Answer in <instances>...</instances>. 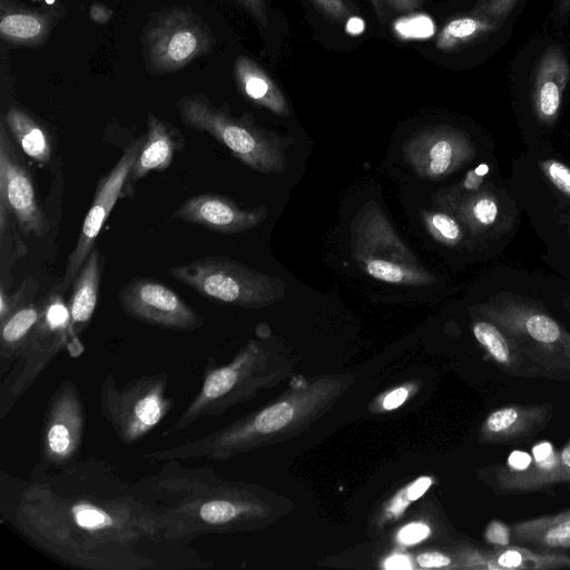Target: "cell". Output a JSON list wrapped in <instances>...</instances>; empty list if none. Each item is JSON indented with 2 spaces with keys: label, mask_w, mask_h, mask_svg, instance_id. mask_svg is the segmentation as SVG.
<instances>
[{
  "label": "cell",
  "mask_w": 570,
  "mask_h": 570,
  "mask_svg": "<svg viewBox=\"0 0 570 570\" xmlns=\"http://www.w3.org/2000/svg\"><path fill=\"white\" fill-rule=\"evenodd\" d=\"M566 553L549 552L510 544L481 554V569H554L569 568Z\"/></svg>",
  "instance_id": "cell-28"
},
{
  "label": "cell",
  "mask_w": 570,
  "mask_h": 570,
  "mask_svg": "<svg viewBox=\"0 0 570 570\" xmlns=\"http://www.w3.org/2000/svg\"><path fill=\"white\" fill-rule=\"evenodd\" d=\"M510 530L511 544L549 552L570 551V510L528 519Z\"/></svg>",
  "instance_id": "cell-24"
},
{
  "label": "cell",
  "mask_w": 570,
  "mask_h": 570,
  "mask_svg": "<svg viewBox=\"0 0 570 570\" xmlns=\"http://www.w3.org/2000/svg\"><path fill=\"white\" fill-rule=\"evenodd\" d=\"M4 122L10 134L22 151L40 164L49 163L52 155V146L47 130L28 112L18 107H11Z\"/></svg>",
  "instance_id": "cell-29"
},
{
  "label": "cell",
  "mask_w": 570,
  "mask_h": 570,
  "mask_svg": "<svg viewBox=\"0 0 570 570\" xmlns=\"http://www.w3.org/2000/svg\"><path fill=\"white\" fill-rule=\"evenodd\" d=\"M386 569H410L411 564L406 557L404 556H393L389 558L385 562Z\"/></svg>",
  "instance_id": "cell-42"
},
{
  "label": "cell",
  "mask_w": 570,
  "mask_h": 570,
  "mask_svg": "<svg viewBox=\"0 0 570 570\" xmlns=\"http://www.w3.org/2000/svg\"><path fill=\"white\" fill-rule=\"evenodd\" d=\"M531 462L521 470L494 466V490L498 492L539 491L557 483H570V469L562 464L549 442L532 449Z\"/></svg>",
  "instance_id": "cell-18"
},
{
  "label": "cell",
  "mask_w": 570,
  "mask_h": 570,
  "mask_svg": "<svg viewBox=\"0 0 570 570\" xmlns=\"http://www.w3.org/2000/svg\"><path fill=\"white\" fill-rule=\"evenodd\" d=\"M421 215L426 230L440 244L454 247L463 240L465 228L449 212L428 209L422 210Z\"/></svg>",
  "instance_id": "cell-30"
},
{
  "label": "cell",
  "mask_w": 570,
  "mask_h": 570,
  "mask_svg": "<svg viewBox=\"0 0 570 570\" xmlns=\"http://www.w3.org/2000/svg\"><path fill=\"white\" fill-rule=\"evenodd\" d=\"M558 9H559L560 14L569 13L570 12V0H560Z\"/></svg>",
  "instance_id": "cell-45"
},
{
  "label": "cell",
  "mask_w": 570,
  "mask_h": 570,
  "mask_svg": "<svg viewBox=\"0 0 570 570\" xmlns=\"http://www.w3.org/2000/svg\"><path fill=\"white\" fill-rule=\"evenodd\" d=\"M246 9L262 27L268 26V13L265 0H235Z\"/></svg>",
  "instance_id": "cell-37"
},
{
  "label": "cell",
  "mask_w": 570,
  "mask_h": 570,
  "mask_svg": "<svg viewBox=\"0 0 570 570\" xmlns=\"http://www.w3.org/2000/svg\"><path fill=\"white\" fill-rule=\"evenodd\" d=\"M169 375L161 371L119 386L108 374L99 389V407L119 442L130 445L156 429L171 412L175 400L166 394Z\"/></svg>",
  "instance_id": "cell-7"
},
{
  "label": "cell",
  "mask_w": 570,
  "mask_h": 570,
  "mask_svg": "<svg viewBox=\"0 0 570 570\" xmlns=\"http://www.w3.org/2000/svg\"><path fill=\"white\" fill-rule=\"evenodd\" d=\"M568 234H569V239H570V229L568 230Z\"/></svg>",
  "instance_id": "cell-47"
},
{
  "label": "cell",
  "mask_w": 570,
  "mask_h": 570,
  "mask_svg": "<svg viewBox=\"0 0 570 570\" xmlns=\"http://www.w3.org/2000/svg\"><path fill=\"white\" fill-rule=\"evenodd\" d=\"M70 342V315L61 291L41 299L40 318L23 353L11 365L0 384V419L4 420L52 360Z\"/></svg>",
  "instance_id": "cell-8"
},
{
  "label": "cell",
  "mask_w": 570,
  "mask_h": 570,
  "mask_svg": "<svg viewBox=\"0 0 570 570\" xmlns=\"http://www.w3.org/2000/svg\"><path fill=\"white\" fill-rule=\"evenodd\" d=\"M472 332L488 355L508 374L521 377L546 376L543 370L497 324L479 316Z\"/></svg>",
  "instance_id": "cell-23"
},
{
  "label": "cell",
  "mask_w": 570,
  "mask_h": 570,
  "mask_svg": "<svg viewBox=\"0 0 570 570\" xmlns=\"http://www.w3.org/2000/svg\"><path fill=\"white\" fill-rule=\"evenodd\" d=\"M430 534V528L423 523H411L402 528L399 532L397 539L403 544H414Z\"/></svg>",
  "instance_id": "cell-36"
},
{
  "label": "cell",
  "mask_w": 570,
  "mask_h": 570,
  "mask_svg": "<svg viewBox=\"0 0 570 570\" xmlns=\"http://www.w3.org/2000/svg\"><path fill=\"white\" fill-rule=\"evenodd\" d=\"M235 82L244 97L271 112L286 117L288 104L279 87L254 60L238 56L234 62Z\"/></svg>",
  "instance_id": "cell-25"
},
{
  "label": "cell",
  "mask_w": 570,
  "mask_h": 570,
  "mask_svg": "<svg viewBox=\"0 0 570 570\" xmlns=\"http://www.w3.org/2000/svg\"><path fill=\"white\" fill-rule=\"evenodd\" d=\"M33 1H43L47 4H53L56 2V0H33Z\"/></svg>",
  "instance_id": "cell-46"
},
{
  "label": "cell",
  "mask_w": 570,
  "mask_h": 570,
  "mask_svg": "<svg viewBox=\"0 0 570 570\" xmlns=\"http://www.w3.org/2000/svg\"><path fill=\"white\" fill-rule=\"evenodd\" d=\"M560 460L563 465L570 469V441L561 450Z\"/></svg>",
  "instance_id": "cell-44"
},
{
  "label": "cell",
  "mask_w": 570,
  "mask_h": 570,
  "mask_svg": "<svg viewBox=\"0 0 570 570\" xmlns=\"http://www.w3.org/2000/svg\"><path fill=\"white\" fill-rule=\"evenodd\" d=\"M485 539L489 543L507 547L511 544V530L500 521L491 522L485 530Z\"/></svg>",
  "instance_id": "cell-35"
},
{
  "label": "cell",
  "mask_w": 570,
  "mask_h": 570,
  "mask_svg": "<svg viewBox=\"0 0 570 570\" xmlns=\"http://www.w3.org/2000/svg\"><path fill=\"white\" fill-rule=\"evenodd\" d=\"M185 146V139L175 126L149 114L144 144L125 180L120 198H131L137 183L150 171L166 170L175 153Z\"/></svg>",
  "instance_id": "cell-17"
},
{
  "label": "cell",
  "mask_w": 570,
  "mask_h": 570,
  "mask_svg": "<svg viewBox=\"0 0 570 570\" xmlns=\"http://www.w3.org/2000/svg\"><path fill=\"white\" fill-rule=\"evenodd\" d=\"M122 312L139 322L181 332L204 325V318L170 287L148 277L135 276L118 292Z\"/></svg>",
  "instance_id": "cell-12"
},
{
  "label": "cell",
  "mask_w": 570,
  "mask_h": 570,
  "mask_svg": "<svg viewBox=\"0 0 570 570\" xmlns=\"http://www.w3.org/2000/svg\"><path fill=\"white\" fill-rule=\"evenodd\" d=\"M144 139L145 136L134 140L111 170L98 180L92 203L82 223L76 246L67 259L65 273L58 286L61 292L72 285L77 273L96 245V239L107 217L120 198L125 180L141 149Z\"/></svg>",
  "instance_id": "cell-13"
},
{
  "label": "cell",
  "mask_w": 570,
  "mask_h": 570,
  "mask_svg": "<svg viewBox=\"0 0 570 570\" xmlns=\"http://www.w3.org/2000/svg\"><path fill=\"white\" fill-rule=\"evenodd\" d=\"M552 417V406L509 405L491 412L480 430L482 442L505 444L524 441L542 430Z\"/></svg>",
  "instance_id": "cell-20"
},
{
  "label": "cell",
  "mask_w": 570,
  "mask_h": 570,
  "mask_svg": "<svg viewBox=\"0 0 570 570\" xmlns=\"http://www.w3.org/2000/svg\"><path fill=\"white\" fill-rule=\"evenodd\" d=\"M376 18L382 22H387L396 17L412 13L419 10L424 0H367Z\"/></svg>",
  "instance_id": "cell-31"
},
{
  "label": "cell",
  "mask_w": 570,
  "mask_h": 570,
  "mask_svg": "<svg viewBox=\"0 0 570 570\" xmlns=\"http://www.w3.org/2000/svg\"><path fill=\"white\" fill-rule=\"evenodd\" d=\"M176 281L213 302L259 308L281 301L282 278L253 269L220 255H208L168 268Z\"/></svg>",
  "instance_id": "cell-6"
},
{
  "label": "cell",
  "mask_w": 570,
  "mask_h": 570,
  "mask_svg": "<svg viewBox=\"0 0 570 570\" xmlns=\"http://www.w3.org/2000/svg\"><path fill=\"white\" fill-rule=\"evenodd\" d=\"M33 287L30 281L24 279L19 289L12 294L7 292L4 284L0 285V321L7 317L12 311L27 303L28 292Z\"/></svg>",
  "instance_id": "cell-34"
},
{
  "label": "cell",
  "mask_w": 570,
  "mask_h": 570,
  "mask_svg": "<svg viewBox=\"0 0 570 570\" xmlns=\"http://www.w3.org/2000/svg\"><path fill=\"white\" fill-rule=\"evenodd\" d=\"M433 202L438 208L452 214L471 236L478 238L500 236L514 220L508 200L490 184L464 195H452L440 189L433 195Z\"/></svg>",
  "instance_id": "cell-15"
},
{
  "label": "cell",
  "mask_w": 570,
  "mask_h": 570,
  "mask_svg": "<svg viewBox=\"0 0 570 570\" xmlns=\"http://www.w3.org/2000/svg\"><path fill=\"white\" fill-rule=\"evenodd\" d=\"M402 157L422 179H440L475 157L470 136L450 125L425 126L413 131L402 145Z\"/></svg>",
  "instance_id": "cell-11"
},
{
  "label": "cell",
  "mask_w": 570,
  "mask_h": 570,
  "mask_svg": "<svg viewBox=\"0 0 570 570\" xmlns=\"http://www.w3.org/2000/svg\"><path fill=\"white\" fill-rule=\"evenodd\" d=\"M0 33L14 45L33 46L42 42L52 26V16L45 12L19 8L1 0Z\"/></svg>",
  "instance_id": "cell-27"
},
{
  "label": "cell",
  "mask_w": 570,
  "mask_h": 570,
  "mask_svg": "<svg viewBox=\"0 0 570 570\" xmlns=\"http://www.w3.org/2000/svg\"><path fill=\"white\" fill-rule=\"evenodd\" d=\"M518 0H484L469 13L451 19L436 38V48L451 50L497 30Z\"/></svg>",
  "instance_id": "cell-22"
},
{
  "label": "cell",
  "mask_w": 570,
  "mask_h": 570,
  "mask_svg": "<svg viewBox=\"0 0 570 570\" xmlns=\"http://www.w3.org/2000/svg\"><path fill=\"white\" fill-rule=\"evenodd\" d=\"M100 258L99 248L95 245L72 282V292L67 303L70 315V342L67 350L73 357L82 352L80 336L90 324L98 304Z\"/></svg>",
  "instance_id": "cell-21"
},
{
  "label": "cell",
  "mask_w": 570,
  "mask_h": 570,
  "mask_svg": "<svg viewBox=\"0 0 570 570\" xmlns=\"http://www.w3.org/2000/svg\"><path fill=\"white\" fill-rule=\"evenodd\" d=\"M409 391L404 387L396 389L387 394L383 401V407L393 410L399 407L407 397Z\"/></svg>",
  "instance_id": "cell-40"
},
{
  "label": "cell",
  "mask_w": 570,
  "mask_h": 570,
  "mask_svg": "<svg viewBox=\"0 0 570 570\" xmlns=\"http://www.w3.org/2000/svg\"><path fill=\"white\" fill-rule=\"evenodd\" d=\"M539 167L547 179L560 193L570 198V167L552 158L539 161Z\"/></svg>",
  "instance_id": "cell-32"
},
{
  "label": "cell",
  "mask_w": 570,
  "mask_h": 570,
  "mask_svg": "<svg viewBox=\"0 0 570 570\" xmlns=\"http://www.w3.org/2000/svg\"><path fill=\"white\" fill-rule=\"evenodd\" d=\"M89 14L94 21L105 23L110 19L111 11L101 4L95 3L90 7Z\"/></svg>",
  "instance_id": "cell-41"
},
{
  "label": "cell",
  "mask_w": 570,
  "mask_h": 570,
  "mask_svg": "<svg viewBox=\"0 0 570 570\" xmlns=\"http://www.w3.org/2000/svg\"><path fill=\"white\" fill-rule=\"evenodd\" d=\"M315 7L331 21L345 24L354 17L355 8L347 0H312Z\"/></svg>",
  "instance_id": "cell-33"
},
{
  "label": "cell",
  "mask_w": 570,
  "mask_h": 570,
  "mask_svg": "<svg viewBox=\"0 0 570 570\" xmlns=\"http://www.w3.org/2000/svg\"><path fill=\"white\" fill-rule=\"evenodd\" d=\"M141 40L147 67L154 73L179 70L208 53L215 43L200 18L185 8L158 13L147 24Z\"/></svg>",
  "instance_id": "cell-9"
},
{
  "label": "cell",
  "mask_w": 570,
  "mask_h": 570,
  "mask_svg": "<svg viewBox=\"0 0 570 570\" xmlns=\"http://www.w3.org/2000/svg\"><path fill=\"white\" fill-rule=\"evenodd\" d=\"M0 204L8 208L23 235L41 237L48 232L30 171L19 158L3 120L0 124Z\"/></svg>",
  "instance_id": "cell-14"
},
{
  "label": "cell",
  "mask_w": 570,
  "mask_h": 570,
  "mask_svg": "<svg viewBox=\"0 0 570 570\" xmlns=\"http://www.w3.org/2000/svg\"><path fill=\"white\" fill-rule=\"evenodd\" d=\"M416 562L423 568H441L451 563V559L440 552H425L416 557Z\"/></svg>",
  "instance_id": "cell-38"
},
{
  "label": "cell",
  "mask_w": 570,
  "mask_h": 570,
  "mask_svg": "<svg viewBox=\"0 0 570 570\" xmlns=\"http://www.w3.org/2000/svg\"><path fill=\"white\" fill-rule=\"evenodd\" d=\"M86 414L81 394L66 380L51 394L40 434V459L45 468L67 465L78 459L82 448Z\"/></svg>",
  "instance_id": "cell-10"
},
{
  "label": "cell",
  "mask_w": 570,
  "mask_h": 570,
  "mask_svg": "<svg viewBox=\"0 0 570 570\" xmlns=\"http://www.w3.org/2000/svg\"><path fill=\"white\" fill-rule=\"evenodd\" d=\"M432 484V480L428 476H423L413 482L406 491V498L409 500H417Z\"/></svg>",
  "instance_id": "cell-39"
},
{
  "label": "cell",
  "mask_w": 570,
  "mask_h": 570,
  "mask_svg": "<svg viewBox=\"0 0 570 570\" xmlns=\"http://www.w3.org/2000/svg\"><path fill=\"white\" fill-rule=\"evenodd\" d=\"M177 106L186 127L212 135L244 165L262 174L284 173L283 139L257 127L250 114L233 116L228 107H215L199 94L183 97Z\"/></svg>",
  "instance_id": "cell-4"
},
{
  "label": "cell",
  "mask_w": 570,
  "mask_h": 570,
  "mask_svg": "<svg viewBox=\"0 0 570 570\" xmlns=\"http://www.w3.org/2000/svg\"><path fill=\"white\" fill-rule=\"evenodd\" d=\"M134 485L164 537L178 543L248 528L259 511L247 485L224 480L208 466H186L180 460L164 461L156 473Z\"/></svg>",
  "instance_id": "cell-2"
},
{
  "label": "cell",
  "mask_w": 570,
  "mask_h": 570,
  "mask_svg": "<svg viewBox=\"0 0 570 570\" xmlns=\"http://www.w3.org/2000/svg\"><path fill=\"white\" fill-rule=\"evenodd\" d=\"M267 214L265 205L242 208L227 196L207 193L185 199L171 218L222 234H237L255 228Z\"/></svg>",
  "instance_id": "cell-16"
},
{
  "label": "cell",
  "mask_w": 570,
  "mask_h": 570,
  "mask_svg": "<svg viewBox=\"0 0 570 570\" xmlns=\"http://www.w3.org/2000/svg\"><path fill=\"white\" fill-rule=\"evenodd\" d=\"M507 333L546 373L570 380V332L534 302L500 293L474 307Z\"/></svg>",
  "instance_id": "cell-3"
},
{
  "label": "cell",
  "mask_w": 570,
  "mask_h": 570,
  "mask_svg": "<svg viewBox=\"0 0 570 570\" xmlns=\"http://www.w3.org/2000/svg\"><path fill=\"white\" fill-rule=\"evenodd\" d=\"M350 244L358 267L377 281L404 286H426L436 282L399 237L374 200L366 202L355 214Z\"/></svg>",
  "instance_id": "cell-5"
},
{
  "label": "cell",
  "mask_w": 570,
  "mask_h": 570,
  "mask_svg": "<svg viewBox=\"0 0 570 570\" xmlns=\"http://www.w3.org/2000/svg\"><path fill=\"white\" fill-rule=\"evenodd\" d=\"M2 521L55 561L82 570H185L212 563L166 539L134 482L88 458L38 463L27 479L0 473Z\"/></svg>",
  "instance_id": "cell-1"
},
{
  "label": "cell",
  "mask_w": 570,
  "mask_h": 570,
  "mask_svg": "<svg viewBox=\"0 0 570 570\" xmlns=\"http://www.w3.org/2000/svg\"><path fill=\"white\" fill-rule=\"evenodd\" d=\"M41 301L27 302L0 321V368L9 371L23 353L40 318Z\"/></svg>",
  "instance_id": "cell-26"
},
{
  "label": "cell",
  "mask_w": 570,
  "mask_h": 570,
  "mask_svg": "<svg viewBox=\"0 0 570 570\" xmlns=\"http://www.w3.org/2000/svg\"><path fill=\"white\" fill-rule=\"evenodd\" d=\"M346 28L350 33H358L363 28V22L358 17L354 16L347 21Z\"/></svg>",
  "instance_id": "cell-43"
},
{
  "label": "cell",
  "mask_w": 570,
  "mask_h": 570,
  "mask_svg": "<svg viewBox=\"0 0 570 570\" xmlns=\"http://www.w3.org/2000/svg\"><path fill=\"white\" fill-rule=\"evenodd\" d=\"M569 80L567 56L559 46L549 47L539 59L531 91L532 108L539 122L548 126L556 122Z\"/></svg>",
  "instance_id": "cell-19"
}]
</instances>
